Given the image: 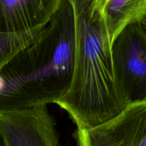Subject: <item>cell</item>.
Here are the masks:
<instances>
[{
    "label": "cell",
    "mask_w": 146,
    "mask_h": 146,
    "mask_svg": "<svg viewBox=\"0 0 146 146\" xmlns=\"http://www.w3.org/2000/svg\"><path fill=\"white\" fill-rule=\"evenodd\" d=\"M75 22L64 0L41 34L0 70V110L48 105L70 87L74 67Z\"/></svg>",
    "instance_id": "6da1fadb"
},
{
    "label": "cell",
    "mask_w": 146,
    "mask_h": 146,
    "mask_svg": "<svg viewBox=\"0 0 146 146\" xmlns=\"http://www.w3.org/2000/svg\"><path fill=\"white\" fill-rule=\"evenodd\" d=\"M69 1L75 22L73 74L68 91L56 104L77 129H86L111 119L125 104L115 81L104 17L93 11L94 0Z\"/></svg>",
    "instance_id": "7a4b0ae2"
},
{
    "label": "cell",
    "mask_w": 146,
    "mask_h": 146,
    "mask_svg": "<svg viewBox=\"0 0 146 146\" xmlns=\"http://www.w3.org/2000/svg\"><path fill=\"white\" fill-rule=\"evenodd\" d=\"M111 50L115 81L125 106L146 101V32L141 24L124 29Z\"/></svg>",
    "instance_id": "3957f363"
},
{
    "label": "cell",
    "mask_w": 146,
    "mask_h": 146,
    "mask_svg": "<svg viewBox=\"0 0 146 146\" xmlns=\"http://www.w3.org/2000/svg\"><path fill=\"white\" fill-rule=\"evenodd\" d=\"M77 146H146V101L127 104L98 125L76 132Z\"/></svg>",
    "instance_id": "277c9868"
},
{
    "label": "cell",
    "mask_w": 146,
    "mask_h": 146,
    "mask_svg": "<svg viewBox=\"0 0 146 146\" xmlns=\"http://www.w3.org/2000/svg\"><path fill=\"white\" fill-rule=\"evenodd\" d=\"M4 146H58L56 124L46 105L0 110Z\"/></svg>",
    "instance_id": "5b68a950"
},
{
    "label": "cell",
    "mask_w": 146,
    "mask_h": 146,
    "mask_svg": "<svg viewBox=\"0 0 146 146\" xmlns=\"http://www.w3.org/2000/svg\"><path fill=\"white\" fill-rule=\"evenodd\" d=\"M64 1L0 0V32H17L45 25Z\"/></svg>",
    "instance_id": "8992f818"
},
{
    "label": "cell",
    "mask_w": 146,
    "mask_h": 146,
    "mask_svg": "<svg viewBox=\"0 0 146 146\" xmlns=\"http://www.w3.org/2000/svg\"><path fill=\"white\" fill-rule=\"evenodd\" d=\"M146 17V0H108L104 19L111 47L121 31Z\"/></svg>",
    "instance_id": "52a82bcc"
},
{
    "label": "cell",
    "mask_w": 146,
    "mask_h": 146,
    "mask_svg": "<svg viewBox=\"0 0 146 146\" xmlns=\"http://www.w3.org/2000/svg\"><path fill=\"white\" fill-rule=\"evenodd\" d=\"M46 24L26 31L0 32V70L15 54L32 42Z\"/></svg>",
    "instance_id": "ba28073f"
},
{
    "label": "cell",
    "mask_w": 146,
    "mask_h": 146,
    "mask_svg": "<svg viewBox=\"0 0 146 146\" xmlns=\"http://www.w3.org/2000/svg\"><path fill=\"white\" fill-rule=\"evenodd\" d=\"M108 0H94L93 11L104 17V9Z\"/></svg>",
    "instance_id": "9c48e42d"
},
{
    "label": "cell",
    "mask_w": 146,
    "mask_h": 146,
    "mask_svg": "<svg viewBox=\"0 0 146 146\" xmlns=\"http://www.w3.org/2000/svg\"><path fill=\"white\" fill-rule=\"evenodd\" d=\"M140 24H141V26H142V27L143 28V29L145 30V32H146V17L145 19H144L141 22H140Z\"/></svg>",
    "instance_id": "30bf717a"
},
{
    "label": "cell",
    "mask_w": 146,
    "mask_h": 146,
    "mask_svg": "<svg viewBox=\"0 0 146 146\" xmlns=\"http://www.w3.org/2000/svg\"><path fill=\"white\" fill-rule=\"evenodd\" d=\"M0 146H4L2 139H1V135H0Z\"/></svg>",
    "instance_id": "8fae6325"
}]
</instances>
